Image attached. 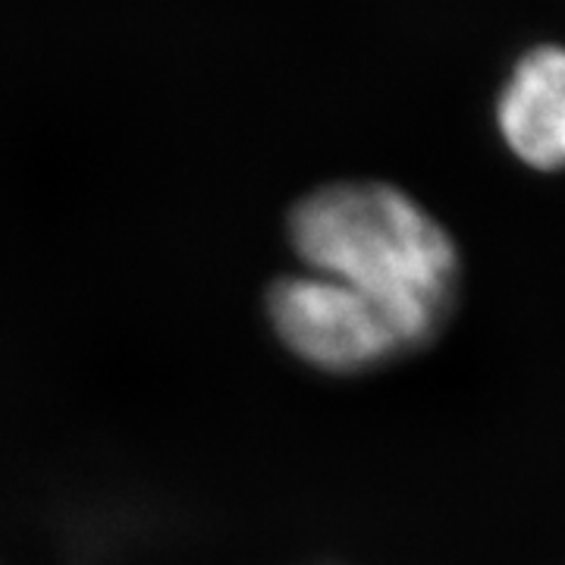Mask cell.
<instances>
[{"label":"cell","mask_w":565,"mask_h":565,"mask_svg":"<svg viewBox=\"0 0 565 565\" xmlns=\"http://www.w3.org/2000/svg\"><path fill=\"white\" fill-rule=\"evenodd\" d=\"M497 126L522 163L565 170V47L537 44L519 57L500 92Z\"/></svg>","instance_id":"3"},{"label":"cell","mask_w":565,"mask_h":565,"mask_svg":"<svg viewBox=\"0 0 565 565\" xmlns=\"http://www.w3.org/2000/svg\"><path fill=\"white\" fill-rule=\"evenodd\" d=\"M289 239L308 270L386 308L422 349L449 321L459 252L434 214L384 182H337L305 195Z\"/></svg>","instance_id":"1"},{"label":"cell","mask_w":565,"mask_h":565,"mask_svg":"<svg viewBox=\"0 0 565 565\" xmlns=\"http://www.w3.org/2000/svg\"><path fill=\"white\" fill-rule=\"evenodd\" d=\"M267 315L292 355L333 374L371 371L418 349L386 308L315 270L277 280Z\"/></svg>","instance_id":"2"}]
</instances>
